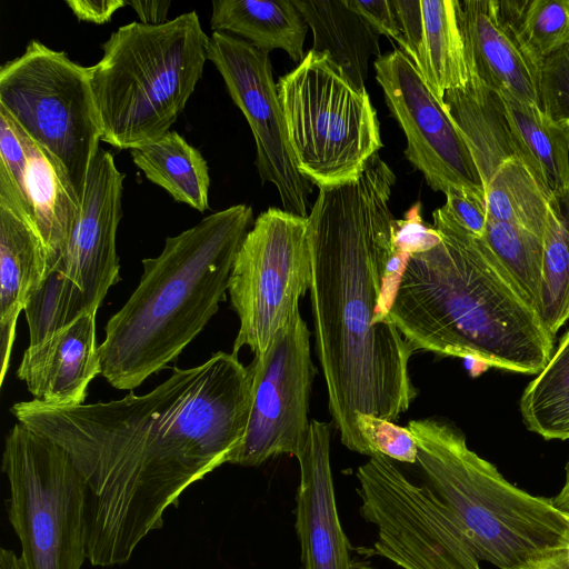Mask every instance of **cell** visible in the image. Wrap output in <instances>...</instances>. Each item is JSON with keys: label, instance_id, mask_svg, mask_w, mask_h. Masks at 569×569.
Segmentation results:
<instances>
[{"label": "cell", "instance_id": "1", "mask_svg": "<svg viewBox=\"0 0 569 569\" xmlns=\"http://www.w3.org/2000/svg\"><path fill=\"white\" fill-rule=\"evenodd\" d=\"M251 383L237 355L218 351L174 367L142 396L68 407L32 399L10 412L67 451L86 485L87 559L113 567L162 528L188 487L229 461L248 425Z\"/></svg>", "mask_w": 569, "mask_h": 569}, {"label": "cell", "instance_id": "2", "mask_svg": "<svg viewBox=\"0 0 569 569\" xmlns=\"http://www.w3.org/2000/svg\"><path fill=\"white\" fill-rule=\"evenodd\" d=\"M395 183L376 153L356 180L319 189L308 214L315 348L340 440L361 455L357 415L395 422L417 396L415 351L388 320Z\"/></svg>", "mask_w": 569, "mask_h": 569}, {"label": "cell", "instance_id": "3", "mask_svg": "<svg viewBox=\"0 0 569 569\" xmlns=\"http://www.w3.org/2000/svg\"><path fill=\"white\" fill-rule=\"evenodd\" d=\"M432 227L441 240L408 258L388 320L413 351L538 375L556 336L482 237L468 232L443 207L433 211Z\"/></svg>", "mask_w": 569, "mask_h": 569}, {"label": "cell", "instance_id": "4", "mask_svg": "<svg viewBox=\"0 0 569 569\" xmlns=\"http://www.w3.org/2000/svg\"><path fill=\"white\" fill-rule=\"evenodd\" d=\"M252 208L231 206L168 237L146 258L137 288L104 327L101 375L118 390H133L162 370L202 331L224 300L238 250L252 224Z\"/></svg>", "mask_w": 569, "mask_h": 569}, {"label": "cell", "instance_id": "5", "mask_svg": "<svg viewBox=\"0 0 569 569\" xmlns=\"http://www.w3.org/2000/svg\"><path fill=\"white\" fill-rule=\"evenodd\" d=\"M417 465L481 561L518 569L569 546V517L551 499L509 482L471 450L465 435L442 418L408 423Z\"/></svg>", "mask_w": 569, "mask_h": 569}, {"label": "cell", "instance_id": "6", "mask_svg": "<svg viewBox=\"0 0 569 569\" xmlns=\"http://www.w3.org/2000/svg\"><path fill=\"white\" fill-rule=\"evenodd\" d=\"M208 42L196 11L112 32L89 67L101 141L130 150L169 132L202 77Z\"/></svg>", "mask_w": 569, "mask_h": 569}, {"label": "cell", "instance_id": "7", "mask_svg": "<svg viewBox=\"0 0 569 569\" xmlns=\"http://www.w3.org/2000/svg\"><path fill=\"white\" fill-rule=\"evenodd\" d=\"M277 87L300 173L319 189L356 180L382 147L367 90L312 49Z\"/></svg>", "mask_w": 569, "mask_h": 569}, {"label": "cell", "instance_id": "8", "mask_svg": "<svg viewBox=\"0 0 569 569\" xmlns=\"http://www.w3.org/2000/svg\"><path fill=\"white\" fill-rule=\"evenodd\" d=\"M1 470L21 569H81L87 559L86 485L64 449L20 422L9 430Z\"/></svg>", "mask_w": 569, "mask_h": 569}, {"label": "cell", "instance_id": "9", "mask_svg": "<svg viewBox=\"0 0 569 569\" xmlns=\"http://www.w3.org/2000/svg\"><path fill=\"white\" fill-rule=\"evenodd\" d=\"M0 107L60 162L81 202L102 137L89 67L33 39L0 67Z\"/></svg>", "mask_w": 569, "mask_h": 569}, {"label": "cell", "instance_id": "10", "mask_svg": "<svg viewBox=\"0 0 569 569\" xmlns=\"http://www.w3.org/2000/svg\"><path fill=\"white\" fill-rule=\"evenodd\" d=\"M311 276L308 217L278 208L261 212L238 250L228 281L239 318L232 353L248 347L254 356L262 355L300 311Z\"/></svg>", "mask_w": 569, "mask_h": 569}, {"label": "cell", "instance_id": "11", "mask_svg": "<svg viewBox=\"0 0 569 569\" xmlns=\"http://www.w3.org/2000/svg\"><path fill=\"white\" fill-rule=\"evenodd\" d=\"M360 513L377 528L372 555L402 569H482L457 522L426 485L372 456L357 471Z\"/></svg>", "mask_w": 569, "mask_h": 569}, {"label": "cell", "instance_id": "12", "mask_svg": "<svg viewBox=\"0 0 569 569\" xmlns=\"http://www.w3.org/2000/svg\"><path fill=\"white\" fill-rule=\"evenodd\" d=\"M310 331L300 311L248 366L251 407L240 445L228 463L257 467L270 458L296 457L310 430L309 399L316 369Z\"/></svg>", "mask_w": 569, "mask_h": 569}, {"label": "cell", "instance_id": "13", "mask_svg": "<svg viewBox=\"0 0 569 569\" xmlns=\"http://www.w3.org/2000/svg\"><path fill=\"white\" fill-rule=\"evenodd\" d=\"M391 116L402 129L405 156L435 191L455 188L486 201L469 146L445 101L399 48L373 62Z\"/></svg>", "mask_w": 569, "mask_h": 569}, {"label": "cell", "instance_id": "14", "mask_svg": "<svg viewBox=\"0 0 569 569\" xmlns=\"http://www.w3.org/2000/svg\"><path fill=\"white\" fill-rule=\"evenodd\" d=\"M208 60L221 74L256 142L261 182L272 183L284 211L308 217L311 182L297 168L269 52L237 37L212 32Z\"/></svg>", "mask_w": 569, "mask_h": 569}, {"label": "cell", "instance_id": "15", "mask_svg": "<svg viewBox=\"0 0 569 569\" xmlns=\"http://www.w3.org/2000/svg\"><path fill=\"white\" fill-rule=\"evenodd\" d=\"M0 206L41 238L49 271L66 252L80 200L60 162L0 107Z\"/></svg>", "mask_w": 569, "mask_h": 569}, {"label": "cell", "instance_id": "16", "mask_svg": "<svg viewBox=\"0 0 569 569\" xmlns=\"http://www.w3.org/2000/svg\"><path fill=\"white\" fill-rule=\"evenodd\" d=\"M124 177L113 154L99 147L68 247L50 270L63 280L86 313L97 315L109 289L120 280L116 240Z\"/></svg>", "mask_w": 569, "mask_h": 569}, {"label": "cell", "instance_id": "17", "mask_svg": "<svg viewBox=\"0 0 569 569\" xmlns=\"http://www.w3.org/2000/svg\"><path fill=\"white\" fill-rule=\"evenodd\" d=\"M470 74L500 94L540 107V68L499 0L458 1Z\"/></svg>", "mask_w": 569, "mask_h": 569}, {"label": "cell", "instance_id": "18", "mask_svg": "<svg viewBox=\"0 0 569 569\" xmlns=\"http://www.w3.org/2000/svg\"><path fill=\"white\" fill-rule=\"evenodd\" d=\"M296 458L300 467L296 530L302 569H353L351 546L336 505L330 466V425L311 420L308 438Z\"/></svg>", "mask_w": 569, "mask_h": 569}, {"label": "cell", "instance_id": "19", "mask_svg": "<svg viewBox=\"0 0 569 569\" xmlns=\"http://www.w3.org/2000/svg\"><path fill=\"white\" fill-rule=\"evenodd\" d=\"M96 316L84 313L23 351L16 376L33 400L59 407L84 403L90 382L101 375Z\"/></svg>", "mask_w": 569, "mask_h": 569}, {"label": "cell", "instance_id": "20", "mask_svg": "<svg viewBox=\"0 0 569 569\" xmlns=\"http://www.w3.org/2000/svg\"><path fill=\"white\" fill-rule=\"evenodd\" d=\"M443 101L469 146L485 187L508 162L520 160L531 168L499 92L469 73L467 84L447 91Z\"/></svg>", "mask_w": 569, "mask_h": 569}, {"label": "cell", "instance_id": "21", "mask_svg": "<svg viewBox=\"0 0 569 569\" xmlns=\"http://www.w3.org/2000/svg\"><path fill=\"white\" fill-rule=\"evenodd\" d=\"M48 273L47 252L39 234L12 210L0 206L1 381L9 367L19 315Z\"/></svg>", "mask_w": 569, "mask_h": 569}, {"label": "cell", "instance_id": "22", "mask_svg": "<svg viewBox=\"0 0 569 569\" xmlns=\"http://www.w3.org/2000/svg\"><path fill=\"white\" fill-rule=\"evenodd\" d=\"M210 27L242 39L267 51L282 49L297 63L309 28L293 0H217L212 1Z\"/></svg>", "mask_w": 569, "mask_h": 569}, {"label": "cell", "instance_id": "23", "mask_svg": "<svg viewBox=\"0 0 569 569\" xmlns=\"http://www.w3.org/2000/svg\"><path fill=\"white\" fill-rule=\"evenodd\" d=\"M313 34L312 50L327 52L361 90L368 62L380 57L379 34L345 0H293Z\"/></svg>", "mask_w": 569, "mask_h": 569}, {"label": "cell", "instance_id": "24", "mask_svg": "<svg viewBox=\"0 0 569 569\" xmlns=\"http://www.w3.org/2000/svg\"><path fill=\"white\" fill-rule=\"evenodd\" d=\"M421 33L411 61L437 97L469 80L458 0H420Z\"/></svg>", "mask_w": 569, "mask_h": 569}, {"label": "cell", "instance_id": "25", "mask_svg": "<svg viewBox=\"0 0 569 569\" xmlns=\"http://www.w3.org/2000/svg\"><path fill=\"white\" fill-rule=\"evenodd\" d=\"M133 163L152 183L164 189L176 201L199 212L209 209L210 177L200 151L177 131L130 149Z\"/></svg>", "mask_w": 569, "mask_h": 569}, {"label": "cell", "instance_id": "26", "mask_svg": "<svg viewBox=\"0 0 569 569\" xmlns=\"http://www.w3.org/2000/svg\"><path fill=\"white\" fill-rule=\"evenodd\" d=\"M531 168L551 194L569 188V126L551 120L539 106L501 94Z\"/></svg>", "mask_w": 569, "mask_h": 569}, {"label": "cell", "instance_id": "27", "mask_svg": "<svg viewBox=\"0 0 569 569\" xmlns=\"http://www.w3.org/2000/svg\"><path fill=\"white\" fill-rule=\"evenodd\" d=\"M542 240L538 312L546 328L556 336L569 320V188L551 193Z\"/></svg>", "mask_w": 569, "mask_h": 569}, {"label": "cell", "instance_id": "28", "mask_svg": "<svg viewBox=\"0 0 569 569\" xmlns=\"http://www.w3.org/2000/svg\"><path fill=\"white\" fill-rule=\"evenodd\" d=\"M528 430L546 440L569 439V330L520 399Z\"/></svg>", "mask_w": 569, "mask_h": 569}, {"label": "cell", "instance_id": "29", "mask_svg": "<svg viewBox=\"0 0 569 569\" xmlns=\"http://www.w3.org/2000/svg\"><path fill=\"white\" fill-rule=\"evenodd\" d=\"M488 217L543 237L551 194L520 160L505 164L486 184Z\"/></svg>", "mask_w": 569, "mask_h": 569}, {"label": "cell", "instance_id": "30", "mask_svg": "<svg viewBox=\"0 0 569 569\" xmlns=\"http://www.w3.org/2000/svg\"><path fill=\"white\" fill-rule=\"evenodd\" d=\"M482 238L538 311L542 287V238L518 224L489 217Z\"/></svg>", "mask_w": 569, "mask_h": 569}, {"label": "cell", "instance_id": "31", "mask_svg": "<svg viewBox=\"0 0 569 569\" xmlns=\"http://www.w3.org/2000/svg\"><path fill=\"white\" fill-rule=\"evenodd\" d=\"M503 1L522 42L539 63L569 44V0Z\"/></svg>", "mask_w": 569, "mask_h": 569}, {"label": "cell", "instance_id": "32", "mask_svg": "<svg viewBox=\"0 0 569 569\" xmlns=\"http://www.w3.org/2000/svg\"><path fill=\"white\" fill-rule=\"evenodd\" d=\"M357 429L365 456H385L393 461L417 463V443L409 430L372 415L359 413Z\"/></svg>", "mask_w": 569, "mask_h": 569}, {"label": "cell", "instance_id": "33", "mask_svg": "<svg viewBox=\"0 0 569 569\" xmlns=\"http://www.w3.org/2000/svg\"><path fill=\"white\" fill-rule=\"evenodd\" d=\"M539 98L541 110L551 120L569 126V44L542 61Z\"/></svg>", "mask_w": 569, "mask_h": 569}, {"label": "cell", "instance_id": "34", "mask_svg": "<svg viewBox=\"0 0 569 569\" xmlns=\"http://www.w3.org/2000/svg\"><path fill=\"white\" fill-rule=\"evenodd\" d=\"M441 238L433 227H427L421 218V204L415 203L402 219L393 224L396 249L412 254L427 251L440 242Z\"/></svg>", "mask_w": 569, "mask_h": 569}, {"label": "cell", "instance_id": "35", "mask_svg": "<svg viewBox=\"0 0 569 569\" xmlns=\"http://www.w3.org/2000/svg\"><path fill=\"white\" fill-rule=\"evenodd\" d=\"M445 210L462 228L476 237H483L488 212L486 201L466 191L451 188L445 192Z\"/></svg>", "mask_w": 569, "mask_h": 569}, {"label": "cell", "instance_id": "36", "mask_svg": "<svg viewBox=\"0 0 569 569\" xmlns=\"http://www.w3.org/2000/svg\"><path fill=\"white\" fill-rule=\"evenodd\" d=\"M346 4L358 13L379 36L402 42L401 31L391 0H345Z\"/></svg>", "mask_w": 569, "mask_h": 569}, {"label": "cell", "instance_id": "37", "mask_svg": "<svg viewBox=\"0 0 569 569\" xmlns=\"http://www.w3.org/2000/svg\"><path fill=\"white\" fill-rule=\"evenodd\" d=\"M391 4L402 37L399 49L411 60L421 33L420 0H391Z\"/></svg>", "mask_w": 569, "mask_h": 569}, {"label": "cell", "instance_id": "38", "mask_svg": "<svg viewBox=\"0 0 569 569\" xmlns=\"http://www.w3.org/2000/svg\"><path fill=\"white\" fill-rule=\"evenodd\" d=\"M66 4L79 21L97 24L109 22L112 16L127 6L123 0H67Z\"/></svg>", "mask_w": 569, "mask_h": 569}, {"label": "cell", "instance_id": "39", "mask_svg": "<svg viewBox=\"0 0 569 569\" xmlns=\"http://www.w3.org/2000/svg\"><path fill=\"white\" fill-rule=\"evenodd\" d=\"M127 6L131 7L136 11L140 18V22L144 24H162L168 21L171 1H127Z\"/></svg>", "mask_w": 569, "mask_h": 569}, {"label": "cell", "instance_id": "40", "mask_svg": "<svg viewBox=\"0 0 569 569\" xmlns=\"http://www.w3.org/2000/svg\"><path fill=\"white\" fill-rule=\"evenodd\" d=\"M518 569H569V553L566 549L556 550Z\"/></svg>", "mask_w": 569, "mask_h": 569}, {"label": "cell", "instance_id": "41", "mask_svg": "<svg viewBox=\"0 0 569 569\" xmlns=\"http://www.w3.org/2000/svg\"><path fill=\"white\" fill-rule=\"evenodd\" d=\"M556 509L569 517V459L565 467V482L560 491L551 499Z\"/></svg>", "mask_w": 569, "mask_h": 569}, {"label": "cell", "instance_id": "42", "mask_svg": "<svg viewBox=\"0 0 569 569\" xmlns=\"http://www.w3.org/2000/svg\"><path fill=\"white\" fill-rule=\"evenodd\" d=\"M567 551H568V553H569V546L567 547Z\"/></svg>", "mask_w": 569, "mask_h": 569}]
</instances>
